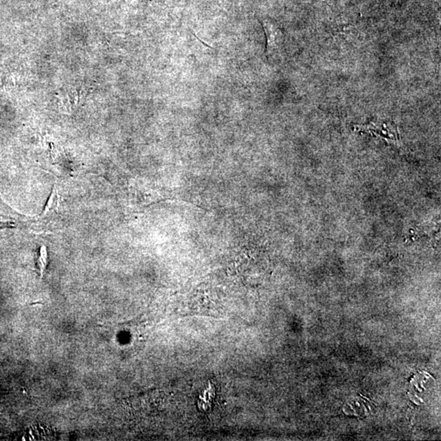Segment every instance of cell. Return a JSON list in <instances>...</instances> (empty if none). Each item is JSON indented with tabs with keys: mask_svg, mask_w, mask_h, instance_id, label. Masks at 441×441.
<instances>
[{
	"mask_svg": "<svg viewBox=\"0 0 441 441\" xmlns=\"http://www.w3.org/2000/svg\"><path fill=\"white\" fill-rule=\"evenodd\" d=\"M58 205H59V195H58V191L56 189V187H54L52 190L51 195L48 200L47 205L45 206L42 215L37 218V222H49V220L55 217Z\"/></svg>",
	"mask_w": 441,
	"mask_h": 441,
	"instance_id": "cell-2",
	"label": "cell"
},
{
	"mask_svg": "<svg viewBox=\"0 0 441 441\" xmlns=\"http://www.w3.org/2000/svg\"><path fill=\"white\" fill-rule=\"evenodd\" d=\"M266 38V53L267 58L278 55L285 43V34L280 25L271 20H261Z\"/></svg>",
	"mask_w": 441,
	"mask_h": 441,
	"instance_id": "cell-1",
	"label": "cell"
},
{
	"mask_svg": "<svg viewBox=\"0 0 441 441\" xmlns=\"http://www.w3.org/2000/svg\"><path fill=\"white\" fill-rule=\"evenodd\" d=\"M48 264V252L46 247L44 245H42L39 251V257L37 260V266L39 270L41 275H43V271H44L46 266Z\"/></svg>",
	"mask_w": 441,
	"mask_h": 441,
	"instance_id": "cell-3",
	"label": "cell"
}]
</instances>
